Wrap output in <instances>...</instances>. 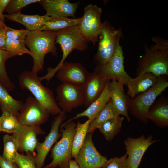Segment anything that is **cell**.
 Wrapping results in <instances>:
<instances>
[{"instance_id": "6da1fadb", "label": "cell", "mask_w": 168, "mask_h": 168, "mask_svg": "<svg viewBox=\"0 0 168 168\" xmlns=\"http://www.w3.org/2000/svg\"><path fill=\"white\" fill-rule=\"evenodd\" d=\"M155 44L149 48L146 44L144 53L139 58L136 76L151 73L157 77L168 75V40L160 36L152 37Z\"/></svg>"}, {"instance_id": "7a4b0ae2", "label": "cell", "mask_w": 168, "mask_h": 168, "mask_svg": "<svg viewBox=\"0 0 168 168\" xmlns=\"http://www.w3.org/2000/svg\"><path fill=\"white\" fill-rule=\"evenodd\" d=\"M56 32L44 30L30 31L25 41V45L32 54L33 66L31 71L37 74L43 69L45 55L51 53L56 56L58 53L55 46Z\"/></svg>"}, {"instance_id": "3957f363", "label": "cell", "mask_w": 168, "mask_h": 168, "mask_svg": "<svg viewBox=\"0 0 168 168\" xmlns=\"http://www.w3.org/2000/svg\"><path fill=\"white\" fill-rule=\"evenodd\" d=\"M18 82L21 87L27 90L52 115L60 114L62 110L59 107L52 91L44 86L37 74L25 71L19 76Z\"/></svg>"}, {"instance_id": "277c9868", "label": "cell", "mask_w": 168, "mask_h": 168, "mask_svg": "<svg viewBox=\"0 0 168 168\" xmlns=\"http://www.w3.org/2000/svg\"><path fill=\"white\" fill-rule=\"evenodd\" d=\"M165 76L157 77L154 85L134 98L130 99L128 110L132 114L143 122H147L149 108L157 97L168 86V81Z\"/></svg>"}, {"instance_id": "5b68a950", "label": "cell", "mask_w": 168, "mask_h": 168, "mask_svg": "<svg viewBox=\"0 0 168 168\" xmlns=\"http://www.w3.org/2000/svg\"><path fill=\"white\" fill-rule=\"evenodd\" d=\"M87 42L81 34L78 25L69 27L56 32L55 43L60 44L63 55L56 67L49 68V76L51 77L54 76L73 50L76 49L81 52L86 50L88 47Z\"/></svg>"}, {"instance_id": "8992f818", "label": "cell", "mask_w": 168, "mask_h": 168, "mask_svg": "<svg viewBox=\"0 0 168 168\" xmlns=\"http://www.w3.org/2000/svg\"><path fill=\"white\" fill-rule=\"evenodd\" d=\"M99 36L97 51L94 58L96 66L105 64L112 58L123 35L121 27L116 29L105 21L103 23Z\"/></svg>"}, {"instance_id": "52a82bcc", "label": "cell", "mask_w": 168, "mask_h": 168, "mask_svg": "<svg viewBox=\"0 0 168 168\" xmlns=\"http://www.w3.org/2000/svg\"><path fill=\"white\" fill-rule=\"evenodd\" d=\"M77 124L71 121L61 125L60 132L61 138L51 149V162L43 168H57L62 164L69 162L72 158V145Z\"/></svg>"}, {"instance_id": "ba28073f", "label": "cell", "mask_w": 168, "mask_h": 168, "mask_svg": "<svg viewBox=\"0 0 168 168\" xmlns=\"http://www.w3.org/2000/svg\"><path fill=\"white\" fill-rule=\"evenodd\" d=\"M102 9L90 4L84 8V13L78 25L79 31L85 39L93 44L99 40L103 23L101 20Z\"/></svg>"}, {"instance_id": "9c48e42d", "label": "cell", "mask_w": 168, "mask_h": 168, "mask_svg": "<svg viewBox=\"0 0 168 168\" xmlns=\"http://www.w3.org/2000/svg\"><path fill=\"white\" fill-rule=\"evenodd\" d=\"M94 71L107 80H115L125 85L131 78L124 69L123 49L120 44L112 58L105 64L96 66Z\"/></svg>"}, {"instance_id": "30bf717a", "label": "cell", "mask_w": 168, "mask_h": 168, "mask_svg": "<svg viewBox=\"0 0 168 168\" xmlns=\"http://www.w3.org/2000/svg\"><path fill=\"white\" fill-rule=\"evenodd\" d=\"M56 91L58 104L65 112H70L73 109L83 105V94L81 86L63 82L57 87Z\"/></svg>"}, {"instance_id": "8fae6325", "label": "cell", "mask_w": 168, "mask_h": 168, "mask_svg": "<svg viewBox=\"0 0 168 168\" xmlns=\"http://www.w3.org/2000/svg\"><path fill=\"white\" fill-rule=\"evenodd\" d=\"M66 112H61L54 117L52 123L50 131L46 137L43 142H39L35 149L37 153L35 157L37 168H43L46 158L53 145L61 136L59 128L63 122L66 119Z\"/></svg>"}, {"instance_id": "7c38bea8", "label": "cell", "mask_w": 168, "mask_h": 168, "mask_svg": "<svg viewBox=\"0 0 168 168\" xmlns=\"http://www.w3.org/2000/svg\"><path fill=\"white\" fill-rule=\"evenodd\" d=\"M49 114L34 97L27 98L17 118L22 124L30 126H40L47 121Z\"/></svg>"}, {"instance_id": "4fadbf2b", "label": "cell", "mask_w": 168, "mask_h": 168, "mask_svg": "<svg viewBox=\"0 0 168 168\" xmlns=\"http://www.w3.org/2000/svg\"><path fill=\"white\" fill-rule=\"evenodd\" d=\"M92 134L87 133L75 161L79 168L102 167L107 158L97 150L93 142Z\"/></svg>"}, {"instance_id": "5bb4252c", "label": "cell", "mask_w": 168, "mask_h": 168, "mask_svg": "<svg viewBox=\"0 0 168 168\" xmlns=\"http://www.w3.org/2000/svg\"><path fill=\"white\" fill-rule=\"evenodd\" d=\"M152 137L147 138L142 135L138 138L128 137L124 141L128 168H138L146 150L151 145L159 140H152Z\"/></svg>"}, {"instance_id": "9a60e30c", "label": "cell", "mask_w": 168, "mask_h": 168, "mask_svg": "<svg viewBox=\"0 0 168 168\" xmlns=\"http://www.w3.org/2000/svg\"><path fill=\"white\" fill-rule=\"evenodd\" d=\"M45 132L40 126H30L21 124L20 128L13 136L18 146V151L26 153L30 152L35 157V150L38 141L37 136Z\"/></svg>"}, {"instance_id": "2e32d148", "label": "cell", "mask_w": 168, "mask_h": 168, "mask_svg": "<svg viewBox=\"0 0 168 168\" xmlns=\"http://www.w3.org/2000/svg\"><path fill=\"white\" fill-rule=\"evenodd\" d=\"M57 72V78L62 82H69L81 86L89 73L81 63L72 62H64Z\"/></svg>"}, {"instance_id": "e0dca14e", "label": "cell", "mask_w": 168, "mask_h": 168, "mask_svg": "<svg viewBox=\"0 0 168 168\" xmlns=\"http://www.w3.org/2000/svg\"><path fill=\"white\" fill-rule=\"evenodd\" d=\"M108 81L95 71L88 73L86 82L81 86L83 94V105L86 107H88L100 96Z\"/></svg>"}, {"instance_id": "ac0fdd59", "label": "cell", "mask_w": 168, "mask_h": 168, "mask_svg": "<svg viewBox=\"0 0 168 168\" xmlns=\"http://www.w3.org/2000/svg\"><path fill=\"white\" fill-rule=\"evenodd\" d=\"M49 16L75 17L79 3H72L68 0H44L40 2Z\"/></svg>"}, {"instance_id": "d6986e66", "label": "cell", "mask_w": 168, "mask_h": 168, "mask_svg": "<svg viewBox=\"0 0 168 168\" xmlns=\"http://www.w3.org/2000/svg\"><path fill=\"white\" fill-rule=\"evenodd\" d=\"M124 85L123 83L115 80L110 82V95L115 111L120 115L125 117L129 121L130 118L128 110L130 98L125 93Z\"/></svg>"}, {"instance_id": "ffe728a7", "label": "cell", "mask_w": 168, "mask_h": 168, "mask_svg": "<svg viewBox=\"0 0 168 168\" xmlns=\"http://www.w3.org/2000/svg\"><path fill=\"white\" fill-rule=\"evenodd\" d=\"M110 81L108 80L103 91L100 96L83 111L77 114L72 118L68 120L61 124L63 125L78 118L86 117L90 121V124L98 116L105 106L110 98L109 84Z\"/></svg>"}, {"instance_id": "44dd1931", "label": "cell", "mask_w": 168, "mask_h": 168, "mask_svg": "<svg viewBox=\"0 0 168 168\" xmlns=\"http://www.w3.org/2000/svg\"><path fill=\"white\" fill-rule=\"evenodd\" d=\"M148 119L161 127L168 126V99L161 95L156 100L149 108L147 114Z\"/></svg>"}, {"instance_id": "7402d4cb", "label": "cell", "mask_w": 168, "mask_h": 168, "mask_svg": "<svg viewBox=\"0 0 168 168\" xmlns=\"http://www.w3.org/2000/svg\"><path fill=\"white\" fill-rule=\"evenodd\" d=\"M157 77L151 73H147L131 78L126 85L128 88L127 94L130 98H134L138 94L143 92L156 83Z\"/></svg>"}, {"instance_id": "603a6c76", "label": "cell", "mask_w": 168, "mask_h": 168, "mask_svg": "<svg viewBox=\"0 0 168 168\" xmlns=\"http://www.w3.org/2000/svg\"><path fill=\"white\" fill-rule=\"evenodd\" d=\"M4 15L7 19L23 25L30 31L39 30L43 24L49 17L45 15H28L19 12Z\"/></svg>"}, {"instance_id": "cb8c5ba5", "label": "cell", "mask_w": 168, "mask_h": 168, "mask_svg": "<svg viewBox=\"0 0 168 168\" xmlns=\"http://www.w3.org/2000/svg\"><path fill=\"white\" fill-rule=\"evenodd\" d=\"M0 84V108L3 112L10 113L17 117L24 104L13 98Z\"/></svg>"}, {"instance_id": "d4e9b609", "label": "cell", "mask_w": 168, "mask_h": 168, "mask_svg": "<svg viewBox=\"0 0 168 168\" xmlns=\"http://www.w3.org/2000/svg\"><path fill=\"white\" fill-rule=\"evenodd\" d=\"M81 20V18L70 19L56 16H49L39 30H49L57 32L69 27L78 25Z\"/></svg>"}, {"instance_id": "484cf974", "label": "cell", "mask_w": 168, "mask_h": 168, "mask_svg": "<svg viewBox=\"0 0 168 168\" xmlns=\"http://www.w3.org/2000/svg\"><path fill=\"white\" fill-rule=\"evenodd\" d=\"M119 116L120 114L114 109L112 100L110 98L105 107L90 124L88 133H93L96 129L105 122Z\"/></svg>"}, {"instance_id": "4316f807", "label": "cell", "mask_w": 168, "mask_h": 168, "mask_svg": "<svg viewBox=\"0 0 168 168\" xmlns=\"http://www.w3.org/2000/svg\"><path fill=\"white\" fill-rule=\"evenodd\" d=\"M124 119L120 116L110 119L100 125L98 128L106 139L111 141L120 131Z\"/></svg>"}, {"instance_id": "83f0119b", "label": "cell", "mask_w": 168, "mask_h": 168, "mask_svg": "<svg viewBox=\"0 0 168 168\" xmlns=\"http://www.w3.org/2000/svg\"><path fill=\"white\" fill-rule=\"evenodd\" d=\"M90 124L88 119L82 124L78 121L77 124L73 140L72 158L75 159L76 157L84 143Z\"/></svg>"}, {"instance_id": "f1b7e54d", "label": "cell", "mask_w": 168, "mask_h": 168, "mask_svg": "<svg viewBox=\"0 0 168 168\" xmlns=\"http://www.w3.org/2000/svg\"><path fill=\"white\" fill-rule=\"evenodd\" d=\"M16 56L13 53L0 49V84L8 91H13L15 86L7 74L5 63L7 60Z\"/></svg>"}, {"instance_id": "f546056e", "label": "cell", "mask_w": 168, "mask_h": 168, "mask_svg": "<svg viewBox=\"0 0 168 168\" xmlns=\"http://www.w3.org/2000/svg\"><path fill=\"white\" fill-rule=\"evenodd\" d=\"M3 151L2 156L9 162L15 163L18 153L16 141L13 135L6 134L3 137Z\"/></svg>"}, {"instance_id": "4dcf8cb0", "label": "cell", "mask_w": 168, "mask_h": 168, "mask_svg": "<svg viewBox=\"0 0 168 168\" xmlns=\"http://www.w3.org/2000/svg\"><path fill=\"white\" fill-rule=\"evenodd\" d=\"M21 124L17 117L10 113L3 112L0 117L1 131L14 133L18 131Z\"/></svg>"}, {"instance_id": "1f68e13d", "label": "cell", "mask_w": 168, "mask_h": 168, "mask_svg": "<svg viewBox=\"0 0 168 168\" xmlns=\"http://www.w3.org/2000/svg\"><path fill=\"white\" fill-rule=\"evenodd\" d=\"M5 44L7 51L16 56L28 54L32 56V53L26 48L24 41L6 37Z\"/></svg>"}, {"instance_id": "d6a6232c", "label": "cell", "mask_w": 168, "mask_h": 168, "mask_svg": "<svg viewBox=\"0 0 168 168\" xmlns=\"http://www.w3.org/2000/svg\"><path fill=\"white\" fill-rule=\"evenodd\" d=\"M35 158V156L30 152L26 154L18 153L15 163L19 168H37Z\"/></svg>"}, {"instance_id": "836d02e7", "label": "cell", "mask_w": 168, "mask_h": 168, "mask_svg": "<svg viewBox=\"0 0 168 168\" xmlns=\"http://www.w3.org/2000/svg\"><path fill=\"white\" fill-rule=\"evenodd\" d=\"M41 0H11L5 11L8 14L19 12L23 7L33 3L39 2Z\"/></svg>"}, {"instance_id": "e575fe53", "label": "cell", "mask_w": 168, "mask_h": 168, "mask_svg": "<svg viewBox=\"0 0 168 168\" xmlns=\"http://www.w3.org/2000/svg\"><path fill=\"white\" fill-rule=\"evenodd\" d=\"M30 31L26 29H15L6 26L5 27V35L6 37L15 40L24 41Z\"/></svg>"}, {"instance_id": "d590c367", "label": "cell", "mask_w": 168, "mask_h": 168, "mask_svg": "<svg viewBox=\"0 0 168 168\" xmlns=\"http://www.w3.org/2000/svg\"><path fill=\"white\" fill-rule=\"evenodd\" d=\"M126 154L119 158L114 157L107 160L103 166V168H128Z\"/></svg>"}, {"instance_id": "8d00e7d4", "label": "cell", "mask_w": 168, "mask_h": 168, "mask_svg": "<svg viewBox=\"0 0 168 168\" xmlns=\"http://www.w3.org/2000/svg\"><path fill=\"white\" fill-rule=\"evenodd\" d=\"M0 168H19L16 163H11L0 155Z\"/></svg>"}, {"instance_id": "74e56055", "label": "cell", "mask_w": 168, "mask_h": 168, "mask_svg": "<svg viewBox=\"0 0 168 168\" xmlns=\"http://www.w3.org/2000/svg\"><path fill=\"white\" fill-rule=\"evenodd\" d=\"M6 26H0V49L7 51L5 44L6 37L5 35V27Z\"/></svg>"}, {"instance_id": "f35d334b", "label": "cell", "mask_w": 168, "mask_h": 168, "mask_svg": "<svg viewBox=\"0 0 168 168\" xmlns=\"http://www.w3.org/2000/svg\"><path fill=\"white\" fill-rule=\"evenodd\" d=\"M11 0H0V12L3 14Z\"/></svg>"}, {"instance_id": "ab89813d", "label": "cell", "mask_w": 168, "mask_h": 168, "mask_svg": "<svg viewBox=\"0 0 168 168\" xmlns=\"http://www.w3.org/2000/svg\"><path fill=\"white\" fill-rule=\"evenodd\" d=\"M69 168H79L75 160L71 159L69 162Z\"/></svg>"}, {"instance_id": "60d3db41", "label": "cell", "mask_w": 168, "mask_h": 168, "mask_svg": "<svg viewBox=\"0 0 168 168\" xmlns=\"http://www.w3.org/2000/svg\"><path fill=\"white\" fill-rule=\"evenodd\" d=\"M69 162H67L62 164L58 166L59 168H69Z\"/></svg>"}, {"instance_id": "b9f144b4", "label": "cell", "mask_w": 168, "mask_h": 168, "mask_svg": "<svg viewBox=\"0 0 168 168\" xmlns=\"http://www.w3.org/2000/svg\"><path fill=\"white\" fill-rule=\"evenodd\" d=\"M5 18V15L0 12V21L4 23Z\"/></svg>"}, {"instance_id": "7bdbcfd3", "label": "cell", "mask_w": 168, "mask_h": 168, "mask_svg": "<svg viewBox=\"0 0 168 168\" xmlns=\"http://www.w3.org/2000/svg\"><path fill=\"white\" fill-rule=\"evenodd\" d=\"M6 25L4 23L0 21V26H3Z\"/></svg>"}, {"instance_id": "ee69618b", "label": "cell", "mask_w": 168, "mask_h": 168, "mask_svg": "<svg viewBox=\"0 0 168 168\" xmlns=\"http://www.w3.org/2000/svg\"><path fill=\"white\" fill-rule=\"evenodd\" d=\"M1 132V128H0V132Z\"/></svg>"}, {"instance_id": "f6af8a7d", "label": "cell", "mask_w": 168, "mask_h": 168, "mask_svg": "<svg viewBox=\"0 0 168 168\" xmlns=\"http://www.w3.org/2000/svg\"><path fill=\"white\" fill-rule=\"evenodd\" d=\"M103 168L102 167H100V168Z\"/></svg>"}]
</instances>
